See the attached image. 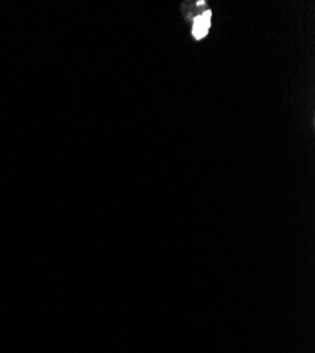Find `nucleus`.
Here are the masks:
<instances>
[{
	"label": "nucleus",
	"mask_w": 315,
	"mask_h": 353,
	"mask_svg": "<svg viewBox=\"0 0 315 353\" xmlns=\"http://www.w3.org/2000/svg\"><path fill=\"white\" fill-rule=\"evenodd\" d=\"M210 24H211V12H205L201 16H198L196 20L194 21V28H192L194 37L195 39L205 37L210 30Z\"/></svg>",
	"instance_id": "nucleus-1"
}]
</instances>
